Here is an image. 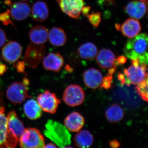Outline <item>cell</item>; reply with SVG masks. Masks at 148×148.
<instances>
[{
    "label": "cell",
    "mask_w": 148,
    "mask_h": 148,
    "mask_svg": "<svg viewBox=\"0 0 148 148\" xmlns=\"http://www.w3.org/2000/svg\"><path fill=\"white\" fill-rule=\"evenodd\" d=\"M64 64V58L58 53H49L44 57L42 61L43 66L45 70L55 72L59 71Z\"/></svg>",
    "instance_id": "obj_14"
},
{
    "label": "cell",
    "mask_w": 148,
    "mask_h": 148,
    "mask_svg": "<svg viewBox=\"0 0 148 148\" xmlns=\"http://www.w3.org/2000/svg\"><path fill=\"white\" fill-rule=\"evenodd\" d=\"M14 66L16 67V70L19 73H24L25 69V64L24 61H20L14 64Z\"/></svg>",
    "instance_id": "obj_31"
},
{
    "label": "cell",
    "mask_w": 148,
    "mask_h": 148,
    "mask_svg": "<svg viewBox=\"0 0 148 148\" xmlns=\"http://www.w3.org/2000/svg\"><path fill=\"white\" fill-rule=\"evenodd\" d=\"M6 40L7 37L5 32L0 28V47L4 45Z\"/></svg>",
    "instance_id": "obj_32"
},
{
    "label": "cell",
    "mask_w": 148,
    "mask_h": 148,
    "mask_svg": "<svg viewBox=\"0 0 148 148\" xmlns=\"http://www.w3.org/2000/svg\"><path fill=\"white\" fill-rule=\"evenodd\" d=\"M7 132V118L5 113L3 101L0 97V148H6V138Z\"/></svg>",
    "instance_id": "obj_25"
},
{
    "label": "cell",
    "mask_w": 148,
    "mask_h": 148,
    "mask_svg": "<svg viewBox=\"0 0 148 148\" xmlns=\"http://www.w3.org/2000/svg\"><path fill=\"white\" fill-rule=\"evenodd\" d=\"M124 112L119 105L113 104L106 110V119L110 122L114 123L119 122L123 119Z\"/></svg>",
    "instance_id": "obj_26"
},
{
    "label": "cell",
    "mask_w": 148,
    "mask_h": 148,
    "mask_svg": "<svg viewBox=\"0 0 148 148\" xmlns=\"http://www.w3.org/2000/svg\"><path fill=\"white\" fill-rule=\"evenodd\" d=\"M112 79V75L108 76L103 78V82L101 86L105 88H108L111 86V81Z\"/></svg>",
    "instance_id": "obj_30"
},
{
    "label": "cell",
    "mask_w": 148,
    "mask_h": 148,
    "mask_svg": "<svg viewBox=\"0 0 148 148\" xmlns=\"http://www.w3.org/2000/svg\"><path fill=\"white\" fill-rule=\"evenodd\" d=\"M7 70V68L5 64L0 63V75H3Z\"/></svg>",
    "instance_id": "obj_33"
},
{
    "label": "cell",
    "mask_w": 148,
    "mask_h": 148,
    "mask_svg": "<svg viewBox=\"0 0 148 148\" xmlns=\"http://www.w3.org/2000/svg\"><path fill=\"white\" fill-rule=\"evenodd\" d=\"M84 123L83 116L77 112L69 114L64 120L65 127L71 132H78L83 127Z\"/></svg>",
    "instance_id": "obj_18"
},
{
    "label": "cell",
    "mask_w": 148,
    "mask_h": 148,
    "mask_svg": "<svg viewBox=\"0 0 148 148\" xmlns=\"http://www.w3.org/2000/svg\"><path fill=\"white\" fill-rule=\"evenodd\" d=\"M45 53L44 45L31 43L27 47L24 54L25 65L31 68H36L42 61Z\"/></svg>",
    "instance_id": "obj_5"
},
{
    "label": "cell",
    "mask_w": 148,
    "mask_h": 148,
    "mask_svg": "<svg viewBox=\"0 0 148 148\" xmlns=\"http://www.w3.org/2000/svg\"><path fill=\"white\" fill-rule=\"evenodd\" d=\"M48 39L51 44L54 46H62L66 43L67 36L63 29L54 27L51 29L48 33Z\"/></svg>",
    "instance_id": "obj_22"
},
{
    "label": "cell",
    "mask_w": 148,
    "mask_h": 148,
    "mask_svg": "<svg viewBox=\"0 0 148 148\" xmlns=\"http://www.w3.org/2000/svg\"><path fill=\"white\" fill-rule=\"evenodd\" d=\"M126 59L125 56H121L117 58L116 61L117 64H124L126 62Z\"/></svg>",
    "instance_id": "obj_34"
},
{
    "label": "cell",
    "mask_w": 148,
    "mask_h": 148,
    "mask_svg": "<svg viewBox=\"0 0 148 148\" xmlns=\"http://www.w3.org/2000/svg\"><path fill=\"white\" fill-rule=\"evenodd\" d=\"M31 12L32 18L38 22L46 21L49 15L47 4L43 1H38L35 3L31 8Z\"/></svg>",
    "instance_id": "obj_19"
},
{
    "label": "cell",
    "mask_w": 148,
    "mask_h": 148,
    "mask_svg": "<svg viewBox=\"0 0 148 148\" xmlns=\"http://www.w3.org/2000/svg\"><path fill=\"white\" fill-rule=\"evenodd\" d=\"M147 5L140 0H134L127 4L125 10L132 18L141 19L145 14L147 11Z\"/></svg>",
    "instance_id": "obj_16"
},
{
    "label": "cell",
    "mask_w": 148,
    "mask_h": 148,
    "mask_svg": "<svg viewBox=\"0 0 148 148\" xmlns=\"http://www.w3.org/2000/svg\"><path fill=\"white\" fill-rule=\"evenodd\" d=\"M57 147L52 143H49L45 146V148H56Z\"/></svg>",
    "instance_id": "obj_37"
},
{
    "label": "cell",
    "mask_w": 148,
    "mask_h": 148,
    "mask_svg": "<svg viewBox=\"0 0 148 148\" xmlns=\"http://www.w3.org/2000/svg\"><path fill=\"white\" fill-rule=\"evenodd\" d=\"M7 132L6 138V148H14L25 128L14 111L10 112L7 116Z\"/></svg>",
    "instance_id": "obj_2"
},
{
    "label": "cell",
    "mask_w": 148,
    "mask_h": 148,
    "mask_svg": "<svg viewBox=\"0 0 148 148\" xmlns=\"http://www.w3.org/2000/svg\"><path fill=\"white\" fill-rule=\"evenodd\" d=\"M131 60V66L125 69L124 73L129 83L137 85L148 77L147 73L146 72L147 66L145 64H140L137 59Z\"/></svg>",
    "instance_id": "obj_6"
},
{
    "label": "cell",
    "mask_w": 148,
    "mask_h": 148,
    "mask_svg": "<svg viewBox=\"0 0 148 148\" xmlns=\"http://www.w3.org/2000/svg\"><path fill=\"white\" fill-rule=\"evenodd\" d=\"M93 135L88 130H81L77 133L74 138V142L77 147L80 148L90 147L93 144Z\"/></svg>",
    "instance_id": "obj_23"
},
{
    "label": "cell",
    "mask_w": 148,
    "mask_h": 148,
    "mask_svg": "<svg viewBox=\"0 0 148 148\" xmlns=\"http://www.w3.org/2000/svg\"><path fill=\"white\" fill-rule=\"evenodd\" d=\"M22 52L21 46L14 41L5 44L1 50L2 57L9 64H15L21 57Z\"/></svg>",
    "instance_id": "obj_10"
},
{
    "label": "cell",
    "mask_w": 148,
    "mask_h": 148,
    "mask_svg": "<svg viewBox=\"0 0 148 148\" xmlns=\"http://www.w3.org/2000/svg\"><path fill=\"white\" fill-rule=\"evenodd\" d=\"M84 99V91L77 85H70L64 90L63 101L68 106L72 107L79 106L82 104Z\"/></svg>",
    "instance_id": "obj_7"
},
{
    "label": "cell",
    "mask_w": 148,
    "mask_h": 148,
    "mask_svg": "<svg viewBox=\"0 0 148 148\" xmlns=\"http://www.w3.org/2000/svg\"><path fill=\"white\" fill-rule=\"evenodd\" d=\"M80 57L84 60L91 61L96 57L98 49L92 42H87L82 45L77 50Z\"/></svg>",
    "instance_id": "obj_24"
},
{
    "label": "cell",
    "mask_w": 148,
    "mask_h": 148,
    "mask_svg": "<svg viewBox=\"0 0 148 148\" xmlns=\"http://www.w3.org/2000/svg\"><path fill=\"white\" fill-rule=\"evenodd\" d=\"M29 37L33 43L43 45L47 41L48 31L44 26L37 25L31 29L29 32Z\"/></svg>",
    "instance_id": "obj_20"
},
{
    "label": "cell",
    "mask_w": 148,
    "mask_h": 148,
    "mask_svg": "<svg viewBox=\"0 0 148 148\" xmlns=\"http://www.w3.org/2000/svg\"><path fill=\"white\" fill-rule=\"evenodd\" d=\"M21 1H29V0H21Z\"/></svg>",
    "instance_id": "obj_40"
},
{
    "label": "cell",
    "mask_w": 148,
    "mask_h": 148,
    "mask_svg": "<svg viewBox=\"0 0 148 148\" xmlns=\"http://www.w3.org/2000/svg\"><path fill=\"white\" fill-rule=\"evenodd\" d=\"M135 89L144 101H148V77L143 81L137 84Z\"/></svg>",
    "instance_id": "obj_27"
},
{
    "label": "cell",
    "mask_w": 148,
    "mask_h": 148,
    "mask_svg": "<svg viewBox=\"0 0 148 148\" xmlns=\"http://www.w3.org/2000/svg\"><path fill=\"white\" fill-rule=\"evenodd\" d=\"M148 35L146 33L138 34L129 38L125 45L124 52L131 60L137 59L140 64L148 62Z\"/></svg>",
    "instance_id": "obj_1"
},
{
    "label": "cell",
    "mask_w": 148,
    "mask_h": 148,
    "mask_svg": "<svg viewBox=\"0 0 148 148\" xmlns=\"http://www.w3.org/2000/svg\"><path fill=\"white\" fill-rule=\"evenodd\" d=\"M0 62H1V61H0Z\"/></svg>",
    "instance_id": "obj_41"
},
{
    "label": "cell",
    "mask_w": 148,
    "mask_h": 148,
    "mask_svg": "<svg viewBox=\"0 0 148 148\" xmlns=\"http://www.w3.org/2000/svg\"><path fill=\"white\" fill-rule=\"evenodd\" d=\"M90 10V7L89 6L83 7L82 8V12L84 15H87L89 13V11Z\"/></svg>",
    "instance_id": "obj_36"
},
{
    "label": "cell",
    "mask_w": 148,
    "mask_h": 148,
    "mask_svg": "<svg viewBox=\"0 0 148 148\" xmlns=\"http://www.w3.org/2000/svg\"><path fill=\"white\" fill-rule=\"evenodd\" d=\"M11 17L17 21H23L31 13V8L28 3L17 2L11 5L9 10Z\"/></svg>",
    "instance_id": "obj_15"
},
{
    "label": "cell",
    "mask_w": 148,
    "mask_h": 148,
    "mask_svg": "<svg viewBox=\"0 0 148 148\" xmlns=\"http://www.w3.org/2000/svg\"><path fill=\"white\" fill-rule=\"evenodd\" d=\"M96 61L98 66L104 70L116 68L117 63L115 55L110 49H103L99 51L96 56Z\"/></svg>",
    "instance_id": "obj_12"
},
{
    "label": "cell",
    "mask_w": 148,
    "mask_h": 148,
    "mask_svg": "<svg viewBox=\"0 0 148 148\" xmlns=\"http://www.w3.org/2000/svg\"><path fill=\"white\" fill-rule=\"evenodd\" d=\"M27 85L24 83L15 82L9 86L6 91V97L14 104H20L30 96L28 94Z\"/></svg>",
    "instance_id": "obj_8"
},
{
    "label": "cell",
    "mask_w": 148,
    "mask_h": 148,
    "mask_svg": "<svg viewBox=\"0 0 148 148\" xmlns=\"http://www.w3.org/2000/svg\"><path fill=\"white\" fill-rule=\"evenodd\" d=\"M9 9H8L4 12L0 13V21L5 26L11 24L14 26L12 21Z\"/></svg>",
    "instance_id": "obj_28"
},
{
    "label": "cell",
    "mask_w": 148,
    "mask_h": 148,
    "mask_svg": "<svg viewBox=\"0 0 148 148\" xmlns=\"http://www.w3.org/2000/svg\"><path fill=\"white\" fill-rule=\"evenodd\" d=\"M24 112L29 119L36 120L42 116V110L37 101L34 99H29L24 106Z\"/></svg>",
    "instance_id": "obj_21"
},
{
    "label": "cell",
    "mask_w": 148,
    "mask_h": 148,
    "mask_svg": "<svg viewBox=\"0 0 148 148\" xmlns=\"http://www.w3.org/2000/svg\"><path fill=\"white\" fill-rule=\"evenodd\" d=\"M19 142L21 148H42L45 146L44 138L40 130L32 127L25 129Z\"/></svg>",
    "instance_id": "obj_3"
},
{
    "label": "cell",
    "mask_w": 148,
    "mask_h": 148,
    "mask_svg": "<svg viewBox=\"0 0 148 148\" xmlns=\"http://www.w3.org/2000/svg\"><path fill=\"white\" fill-rule=\"evenodd\" d=\"M119 26V29L122 34L129 38L136 36L141 30L140 22L134 18H128L121 26Z\"/></svg>",
    "instance_id": "obj_17"
},
{
    "label": "cell",
    "mask_w": 148,
    "mask_h": 148,
    "mask_svg": "<svg viewBox=\"0 0 148 148\" xmlns=\"http://www.w3.org/2000/svg\"><path fill=\"white\" fill-rule=\"evenodd\" d=\"M61 10L72 18L77 19L84 5V0H56Z\"/></svg>",
    "instance_id": "obj_11"
},
{
    "label": "cell",
    "mask_w": 148,
    "mask_h": 148,
    "mask_svg": "<svg viewBox=\"0 0 148 148\" xmlns=\"http://www.w3.org/2000/svg\"><path fill=\"white\" fill-rule=\"evenodd\" d=\"M87 16L90 23L94 27H98L101 21V14L99 12H96L91 14L89 15L88 14Z\"/></svg>",
    "instance_id": "obj_29"
},
{
    "label": "cell",
    "mask_w": 148,
    "mask_h": 148,
    "mask_svg": "<svg viewBox=\"0 0 148 148\" xmlns=\"http://www.w3.org/2000/svg\"><path fill=\"white\" fill-rule=\"evenodd\" d=\"M37 102L42 110L51 114L56 112L60 103L55 94L47 90L40 94L37 98Z\"/></svg>",
    "instance_id": "obj_9"
},
{
    "label": "cell",
    "mask_w": 148,
    "mask_h": 148,
    "mask_svg": "<svg viewBox=\"0 0 148 148\" xmlns=\"http://www.w3.org/2000/svg\"><path fill=\"white\" fill-rule=\"evenodd\" d=\"M103 80V75L101 72L94 68L88 69L84 73V84L91 89H97L101 86Z\"/></svg>",
    "instance_id": "obj_13"
},
{
    "label": "cell",
    "mask_w": 148,
    "mask_h": 148,
    "mask_svg": "<svg viewBox=\"0 0 148 148\" xmlns=\"http://www.w3.org/2000/svg\"><path fill=\"white\" fill-rule=\"evenodd\" d=\"M140 1H142L144 2V3H145L146 4L148 2L147 0H140Z\"/></svg>",
    "instance_id": "obj_39"
},
{
    "label": "cell",
    "mask_w": 148,
    "mask_h": 148,
    "mask_svg": "<svg viewBox=\"0 0 148 148\" xmlns=\"http://www.w3.org/2000/svg\"><path fill=\"white\" fill-rule=\"evenodd\" d=\"M44 134L56 145L64 147L67 144V133L65 127L57 122L49 120L45 125Z\"/></svg>",
    "instance_id": "obj_4"
},
{
    "label": "cell",
    "mask_w": 148,
    "mask_h": 148,
    "mask_svg": "<svg viewBox=\"0 0 148 148\" xmlns=\"http://www.w3.org/2000/svg\"><path fill=\"white\" fill-rule=\"evenodd\" d=\"M4 3L8 5H12V2L11 0H4Z\"/></svg>",
    "instance_id": "obj_38"
},
{
    "label": "cell",
    "mask_w": 148,
    "mask_h": 148,
    "mask_svg": "<svg viewBox=\"0 0 148 148\" xmlns=\"http://www.w3.org/2000/svg\"><path fill=\"white\" fill-rule=\"evenodd\" d=\"M110 145L112 148H117L120 146V144L116 140H114L110 142Z\"/></svg>",
    "instance_id": "obj_35"
}]
</instances>
